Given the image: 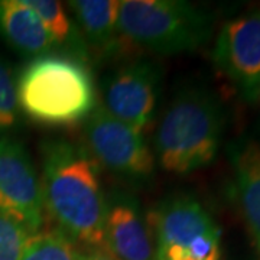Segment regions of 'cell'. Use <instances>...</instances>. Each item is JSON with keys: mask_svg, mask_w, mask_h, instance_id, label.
<instances>
[{"mask_svg": "<svg viewBox=\"0 0 260 260\" xmlns=\"http://www.w3.org/2000/svg\"><path fill=\"white\" fill-rule=\"evenodd\" d=\"M42 198L68 240L103 247L107 198L100 167L85 146L67 139L42 143Z\"/></svg>", "mask_w": 260, "mask_h": 260, "instance_id": "1", "label": "cell"}, {"mask_svg": "<svg viewBox=\"0 0 260 260\" xmlns=\"http://www.w3.org/2000/svg\"><path fill=\"white\" fill-rule=\"evenodd\" d=\"M224 109L204 87H188L169 103L155 133V153L164 171L191 174L217 158L224 132Z\"/></svg>", "mask_w": 260, "mask_h": 260, "instance_id": "2", "label": "cell"}, {"mask_svg": "<svg viewBox=\"0 0 260 260\" xmlns=\"http://www.w3.org/2000/svg\"><path fill=\"white\" fill-rule=\"evenodd\" d=\"M19 107L30 119L51 126L85 120L97 107V93L87 65L64 55L35 58L16 84Z\"/></svg>", "mask_w": 260, "mask_h": 260, "instance_id": "3", "label": "cell"}, {"mask_svg": "<svg viewBox=\"0 0 260 260\" xmlns=\"http://www.w3.org/2000/svg\"><path fill=\"white\" fill-rule=\"evenodd\" d=\"M121 38L162 55L191 52L211 38L213 18L181 0L119 2Z\"/></svg>", "mask_w": 260, "mask_h": 260, "instance_id": "4", "label": "cell"}, {"mask_svg": "<svg viewBox=\"0 0 260 260\" xmlns=\"http://www.w3.org/2000/svg\"><path fill=\"white\" fill-rule=\"evenodd\" d=\"M84 139L99 167L138 184L153 177L155 156L142 133L113 117L103 106L85 119Z\"/></svg>", "mask_w": 260, "mask_h": 260, "instance_id": "5", "label": "cell"}, {"mask_svg": "<svg viewBox=\"0 0 260 260\" xmlns=\"http://www.w3.org/2000/svg\"><path fill=\"white\" fill-rule=\"evenodd\" d=\"M41 181L26 148L12 138L0 139V214L37 234L44 224Z\"/></svg>", "mask_w": 260, "mask_h": 260, "instance_id": "6", "label": "cell"}, {"mask_svg": "<svg viewBox=\"0 0 260 260\" xmlns=\"http://www.w3.org/2000/svg\"><path fill=\"white\" fill-rule=\"evenodd\" d=\"M162 68L139 59L116 70L103 88L104 109L132 129L142 133L152 123L160 91Z\"/></svg>", "mask_w": 260, "mask_h": 260, "instance_id": "7", "label": "cell"}, {"mask_svg": "<svg viewBox=\"0 0 260 260\" xmlns=\"http://www.w3.org/2000/svg\"><path fill=\"white\" fill-rule=\"evenodd\" d=\"M214 62L247 102L260 95V10L225 22L220 30Z\"/></svg>", "mask_w": 260, "mask_h": 260, "instance_id": "8", "label": "cell"}, {"mask_svg": "<svg viewBox=\"0 0 260 260\" xmlns=\"http://www.w3.org/2000/svg\"><path fill=\"white\" fill-rule=\"evenodd\" d=\"M103 246L117 260H156L152 229L132 194L113 192L107 200Z\"/></svg>", "mask_w": 260, "mask_h": 260, "instance_id": "9", "label": "cell"}, {"mask_svg": "<svg viewBox=\"0 0 260 260\" xmlns=\"http://www.w3.org/2000/svg\"><path fill=\"white\" fill-rule=\"evenodd\" d=\"M156 244V254L186 250L195 239L221 233L210 214L191 195H174L164 200L148 218Z\"/></svg>", "mask_w": 260, "mask_h": 260, "instance_id": "10", "label": "cell"}, {"mask_svg": "<svg viewBox=\"0 0 260 260\" xmlns=\"http://www.w3.org/2000/svg\"><path fill=\"white\" fill-rule=\"evenodd\" d=\"M0 38L20 55H52L55 45L35 10L25 0H0Z\"/></svg>", "mask_w": 260, "mask_h": 260, "instance_id": "11", "label": "cell"}, {"mask_svg": "<svg viewBox=\"0 0 260 260\" xmlns=\"http://www.w3.org/2000/svg\"><path fill=\"white\" fill-rule=\"evenodd\" d=\"M68 9L81 30L90 52L110 56L120 49L119 2L116 0H74Z\"/></svg>", "mask_w": 260, "mask_h": 260, "instance_id": "12", "label": "cell"}, {"mask_svg": "<svg viewBox=\"0 0 260 260\" xmlns=\"http://www.w3.org/2000/svg\"><path fill=\"white\" fill-rule=\"evenodd\" d=\"M229 155L243 215L260 250V143L253 139L234 142Z\"/></svg>", "mask_w": 260, "mask_h": 260, "instance_id": "13", "label": "cell"}, {"mask_svg": "<svg viewBox=\"0 0 260 260\" xmlns=\"http://www.w3.org/2000/svg\"><path fill=\"white\" fill-rule=\"evenodd\" d=\"M29 8L35 10L52 39L55 51L80 62L90 61V48L62 3L54 0H25Z\"/></svg>", "mask_w": 260, "mask_h": 260, "instance_id": "14", "label": "cell"}, {"mask_svg": "<svg viewBox=\"0 0 260 260\" xmlns=\"http://www.w3.org/2000/svg\"><path fill=\"white\" fill-rule=\"evenodd\" d=\"M74 243L58 230L32 234L20 260H78Z\"/></svg>", "mask_w": 260, "mask_h": 260, "instance_id": "15", "label": "cell"}, {"mask_svg": "<svg viewBox=\"0 0 260 260\" xmlns=\"http://www.w3.org/2000/svg\"><path fill=\"white\" fill-rule=\"evenodd\" d=\"M32 233L0 214V260H20Z\"/></svg>", "mask_w": 260, "mask_h": 260, "instance_id": "16", "label": "cell"}, {"mask_svg": "<svg viewBox=\"0 0 260 260\" xmlns=\"http://www.w3.org/2000/svg\"><path fill=\"white\" fill-rule=\"evenodd\" d=\"M18 112L16 83L9 65L0 58V129L13 126L18 119Z\"/></svg>", "mask_w": 260, "mask_h": 260, "instance_id": "17", "label": "cell"}, {"mask_svg": "<svg viewBox=\"0 0 260 260\" xmlns=\"http://www.w3.org/2000/svg\"><path fill=\"white\" fill-rule=\"evenodd\" d=\"M220 236L221 233L205 234L191 243L186 251L192 260H220Z\"/></svg>", "mask_w": 260, "mask_h": 260, "instance_id": "18", "label": "cell"}, {"mask_svg": "<svg viewBox=\"0 0 260 260\" xmlns=\"http://www.w3.org/2000/svg\"><path fill=\"white\" fill-rule=\"evenodd\" d=\"M78 260H117L113 257L112 254L103 247H94V249H88L85 253H80Z\"/></svg>", "mask_w": 260, "mask_h": 260, "instance_id": "19", "label": "cell"}, {"mask_svg": "<svg viewBox=\"0 0 260 260\" xmlns=\"http://www.w3.org/2000/svg\"><path fill=\"white\" fill-rule=\"evenodd\" d=\"M259 251H260V250H259Z\"/></svg>", "mask_w": 260, "mask_h": 260, "instance_id": "20", "label": "cell"}]
</instances>
